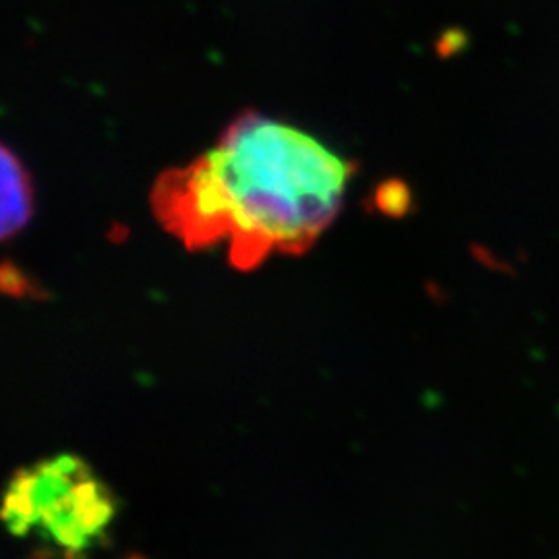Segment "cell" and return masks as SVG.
Masks as SVG:
<instances>
[{
	"mask_svg": "<svg viewBox=\"0 0 559 559\" xmlns=\"http://www.w3.org/2000/svg\"><path fill=\"white\" fill-rule=\"evenodd\" d=\"M119 519V498L78 454H55L20 468L0 498V522L55 559L98 551Z\"/></svg>",
	"mask_w": 559,
	"mask_h": 559,
	"instance_id": "2",
	"label": "cell"
},
{
	"mask_svg": "<svg viewBox=\"0 0 559 559\" xmlns=\"http://www.w3.org/2000/svg\"><path fill=\"white\" fill-rule=\"evenodd\" d=\"M357 164L295 124L247 110L195 160L162 173L152 212L189 251L226 247L240 272L302 255L336 222Z\"/></svg>",
	"mask_w": 559,
	"mask_h": 559,
	"instance_id": "1",
	"label": "cell"
},
{
	"mask_svg": "<svg viewBox=\"0 0 559 559\" xmlns=\"http://www.w3.org/2000/svg\"><path fill=\"white\" fill-rule=\"evenodd\" d=\"M36 212L34 182L20 156L0 143V242L17 237Z\"/></svg>",
	"mask_w": 559,
	"mask_h": 559,
	"instance_id": "3",
	"label": "cell"
}]
</instances>
